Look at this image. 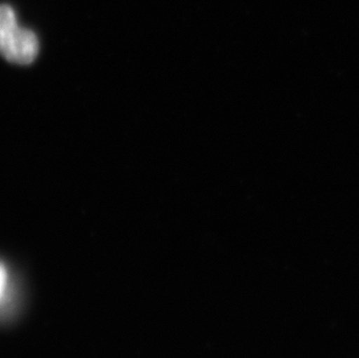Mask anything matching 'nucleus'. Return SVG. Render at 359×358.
<instances>
[{
	"label": "nucleus",
	"mask_w": 359,
	"mask_h": 358,
	"mask_svg": "<svg viewBox=\"0 0 359 358\" xmlns=\"http://www.w3.org/2000/svg\"><path fill=\"white\" fill-rule=\"evenodd\" d=\"M10 289V278L6 267L3 263H0V304L5 300Z\"/></svg>",
	"instance_id": "f03ea898"
},
{
	"label": "nucleus",
	"mask_w": 359,
	"mask_h": 358,
	"mask_svg": "<svg viewBox=\"0 0 359 358\" xmlns=\"http://www.w3.org/2000/svg\"><path fill=\"white\" fill-rule=\"evenodd\" d=\"M39 47L34 32L21 27L13 8L0 4V55L14 65H31L38 56Z\"/></svg>",
	"instance_id": "f257e3e1"
}]
</instances>
